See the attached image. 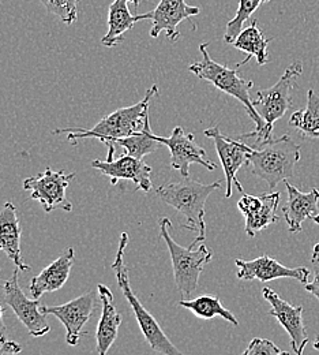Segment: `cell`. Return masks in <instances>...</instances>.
I'll list each match as a JSON object with an SVG mask.
<instances>
[{"mask_svg":"<svg viewBox=\"0 0 319 355\" xmlns=\"http://www.w3.org/2000/svg\"><path fill=\"white\" fill-rule=\"evenodd\" d=\"M129 245V234L123 232L120 236L119 248L115 256V260L112 263V270L115 272L118 286L122 290L125 298L127 300L130 308L134 311L137 318L138 325L149 343L150 349L156 353L164 355H184L182 352L168 339L160 324L156 321V318L145 309V306L139 302L137 295L134 294L130 282H129V269L125 264V252Z\"/></svg>","mask_w":319,"mask_h":355,"instance_id":"cell-5","label":"cell"},{"mask_svg":"<svg viewBox=\"0 0 319 355\" xmlns=\"http://www.w3.org/2000/svg\"><path fill=\"white\" fill-rule=\"evenodd\" d=\"M115 145L108 146L107 160H93L91 167L98 170L101 174L111 179V184H116L119 180H131L137 190L150 191L152 190V168L143 159L133 157L127 153L119 159H113Z\"/></svg>","mask_w":319,"mask_h":355,"instance_id":"cell-11","label":"cell"},{"mask_svg":"<svg viewBox=\"0 0 319 355\" xmlns=\"http://www.w3.org/2000/svg\"><path fill=\"white\" fill-rule=\"evenodd\" d=\"M203 134L208 138H212L215 141V146L220 157L226 180H227L226 197L227 198L232 197V184H235L240 193H244L241 183L236 178V173L241 168L244 163H247V153L250 152L251 146L241 141H235L227 135H224L220 132L219 126L206 129Z\"/></svg>","mask_w":319,"mask_h":355,"instance_id":"cell-15","label":"cell"},{"mask_svg":"<svg viewBox=\"0 0 319 355\" xmlns=\"http://www.w3.org/2000/svg\"><path fill=\"white\" fill-rule=\"evenodd\" d=\"M313 220L319 224V214H317L316 216H313ZM319 254V242L314 246V249H313V257H316V256H318Z\"/></svg>","mask_w":319,"mask_h":355,"instance_id":"cell-33","label":"cell"},{"mask_svg":"<svg viewBox=\"0 0 319 355\" xmlns=\"http://www.w3.org/2000/svg\"><path fill=\"white\" fill-rule=\"evenodd\" d=\"M75 173L66 174L64 170L52 171L49 167L36 177L26 178L24 189L30 191V198L37 200L46 214L60 208L66 212L73 211V204L66 197V190Z\"/></svg>","mask_w":319,"mask_h":355,"instance_id":"cell-9","label":"cell"},{"mask_svg":"<svg viewBox=\"0 0 319 355\" xmlns=\"http://www.w3.org/2000/svg\"><path fill=\"white\" fill-rule=\"evenodd\" d=\"M129 1H131L136 8H137L138 6H139V3H140V0H129Z\"/></svg>","mask_w":319,"mask_h":355,"instance_id":"cell-35","label":"cell"},{"mask_svg":"<svg viewBox=\"0 0 319 355\" xmlns=\"http://www.w3.org/2000/svg\"><path fill=\"white\" fill-rule=\"evenodd\" d=\"M139 22L137 15L129 10V0H113L108 11V32L101 44L108 48L125 43V33Z\"/></svg>","mask_w":319,"mask_h":355,"instance_id":"cell-22","label":"cell"},{"mask_svg":"<svg viewBox=\"0 0 319 355\" xmlns=\"http://www.w3.org/2000/svg\"><path fill=\"white\" fill-rule=\"evenodd\" d=\"M271 43V39H266L264 33L258 29L257 19H251L250 26L243 29L240 35L236 37V40L232 43V45L247 53V58L237 63L236 67H241L246 64L251 58H255L259 66H265L269 62L268 56V44Z\"/></svg>","mask_w":319,"mask_h":355,"instance_id":"cell-23","label":"cell"},{"mask_svg":"<svg viewBox=\"0 0 319 355\" xmlns=\"http://www.w3.org/2000/svg\"><path fill=\"white\" fill-rule=\"evenodd\" d=\"M0 272H1V269H0ZM3 313H4V309L0 305V343L7 340V327H6L4 320H3Z\"/></svg>","mask_w":319,"mask_h":355,"instance_id":"cell-32","label":"cell"},{"mask_svg":"<svg viewBox=\"0 0 319 355\" xmlns=\"http://www.w3.org/2000/svg\"><path fill=\"white\" fill-rule=\"evenodd\" d=\"M271 0H239V7L236 11L235 18H232L227 24L226 35H224V42L227 44H232L236 37L240 35L243 31V25L246 21L251 18V15L264 4Z\"/></svg>","mask_w":319,"mask_h":355,"instance_id":"cell-27","label":"cell"},{"mask_svg":"<svg viewBox=\"0 0 319 355\" xmlns=\"http://www.w3.org/2000/svg\"><path fill=\"white\" fill-rule=\"evenodd\" d=\"M313 346H314V349H316V350H319V336L317 338V340L314 342V345H313Z\"/></svg>","mask_w":319,"mask_h":355,"instance_id":"cell-34","label":"cell"},{"mask_svg":"<svg viewBox=\"0 0 319 355\" xmlns=\"http://www.w3.org/2000/svg\"><path fill=\"white\" fill-rule=\"evenodd\" d=\"M198 14L199 8L187 4L184 0H160L153 11L139 14L137 17L138 21L152 22L150 36L153 39H157L161 33H165L170 40L178 42L182 36L178 26Z\"/></svg>","mask_w":319,"mask_h":355,"instance_id":"cell-10","label":"cell"},{"mask_svg":"<svg viewBox=\"0 0 319 355\" xmlns=\"http://www.w3.org/2000/svg\"><path fill=\"white\" fill-rule=\"evenodd\" d=\"M158 225L160 235L165 241L171 256L175 284L183 295H190L198 288L199 276L205 266L213 259V252L206 245H201L198 249H190L176 243L170 234L172 224L168 218L160 219Z\"/></svg>","mask_w":319,"mask_h":355,"instance_id":"cell-6","label":"cell"},{"mask_svg":"<svg viewBox=\"0 0 319 355\" xmlns=\"http://www.w3.org/2000/svg\"><path fill=\"white\" fill-rule=\"evenodd\" d=\"M235 264L237 266V279L240 280H259L261 283H268L274 279L288 277L296 279L298 282L307 284L310 270L304 266L286 268L281 266L277 260L269 256H261L255 260L246 261L236 259Z\"/></svg>","mask_w":319,"mask_h":355,"instance_id":"cell-16","label":"cell"},{"mask_svg":"<svg viewBox=\"0 0 319 355\" xmlns=\"http://www.w3.org/2000/svg\"><path fill=\"white\" fill-rule=\"evenodd\" d=\"M22 352V346L12 340H6L0 346V355H18Z\"/></svg>","mask_w":319,"mask_h":355,"instance_id":"cell-31","label":"cell"},{"mask_svg":"<svg viewBox=\"0 0 319 355\" xmlns=\"http://www.w3.org/2000/svg\"><path fill=\"white\" fill-rule=\"evenodd\" d=\"M262 295L272 306L269 315H273L288 332L295 354L303 355L306 346L309 345V336L303 321V306H293L288 304L269 287L262 288Z\"/></svg>","mask_w":319,"mask_h":355,"instance_id":"cell-14","label":"cell"},{"mask_svg":"<svg viewBox=\"0 0 319 355\" xmlns=\"http://www.w3.org/2000/svg\"><path fill=\"white\" fill-rule=\"evenodd\" d=\"M98 297L101 301V317L95 331L97 354L107 355L115 340L118 339L119 327L122 324V314L116 311L113 294L109 287L104 284L97 286Z\"/></svg>","mask_w":319,"mask_h":355,"instance_id":"cell-18","label":"cell"},{"mask_svg":"<svg viewBox=\"0 0 319 355\" xmlns=\"http://www.w3.org/2000/svg\"><path fill=\"white\" fill-rule=\"evenodd\" d=\"M221 187V182H215L210 184L201 183L190 177L183 178L179 182H174L165 186H160L156 193L168 205L181 212L187 220L183 224L185 230L195 231L198 235L188 246L194 249L198 242L206 238L205 225V204L209 196Z\"/></svg>","mask_w":319,"mask_h":355,"instance_id":"cell-3","label":"cell"},{"mask_svg":"<svg viewBox=\"0 0 319 355\" xmlns=\"http://www.w3.org/2000/svg\"><path fill=\"white\" fill-rule=\"evenodd\" d=\"M179 306H182L184 309L191 311L194 315L203 318V320H212L215 317H221L226 321L230 322L232 325L237 327L239 321L237 318L233 315L232 311L226 309L220 301L219 297L215 295H199L194 300L185 301L183 300L179 302Z\"/></svg>","mask_w":319,"mask_h":355,"instance_id":"cell-25","label":"cell"},{"mask_svg":"<svg viewBox=\"0 0 319 355\" xmlns=\"http://www.w3.org/2000/svg\"><path fill=\"white\" fill-rule=\"evenodd\" d=\"M289 125L306 139H319V96L313 89L307 92L306 108L293 112Z\"/></svg>","mask_w":319,"mask_h":355,"instance_id":"cell-24","label":"cell"},{"mask_svg":"<svg viewBox=\"0 0 319 355\" xmlns=\"http://www.w3.org/2000/svg\"><path fill=\"white\" fill-rule=\"evenodd\" d=\"M21 223L12 202H6L0 211V250L15 264L21 272L29 270L21 252Z\"/></svg>","mask_w":319,"mask_h":355,"instance_id":"cell-21","label":"cell"},{"mask_svg":"<svg viewBox=\"0 0 319 355\" xmlns=\"http://www.w3.org/2000/svg\"><path fill=\"white\" fill-rule=\"evenodd\" d=\"M74 249L70 248L62 253L53 263L43 269L37 276L32 277L29 291L33 300H40L46 293L60 290L69 280L71 266L74 264Z\"/></svg>","mask_w":319,"mask_h":355,"instance_id":"cell-19","label":"cell"},{"mask_svg":"<svg viewBox=\"0 0 319 355\" xmlns=\"http://www.w3.org/2000/svg\"><path fill=\"white\" fill-rule=\"evenodd\" d=\"M19 270V268H15L11 277L3 283L4 302L33 338H42L49 332L51 327L46 314L42 311V302L39 300H29L22 291L18 282Z\"/></svg>","mask_w":319,"mask_h":355,"instance_id":"cell-8","label":"cell"},{"mask_svg":"<svg viewBox=\"0 0 319 355\" xmlns=\"http://www.w3.org/2000/svg\"><path fill=\"white\" fill-rule=\"evenodd\" d=\"M158 93L157 85L147 89L143 98L130 107L119 108L112 114L104 116L93 129L82 128H70V129H57L53 134L69 133L67 139L71 144L84 138H95L107 146L113 145L119 138H126L134 134L140 133L145 128V122L149 118V103Z\"/></svg>","mask_w":319,"mask_h":355,"instance_id":"cell-2","label":"cell"},{"mask_svg":"<svg viewBox=\"0 0 319 355\" xmlns=\"http://www.w3.org/2000/svg\"><path fill=\"white\" fill-rule=\"evenodd\" d=\"M113 145L122 146L127 155L137 157V159H143L145 156L158 150L161 146H164L157 138L156 134L152 133L150 122L149 118L145 122V128L140 133L126 137V138H119L113 142Z\"/></svg>","mask_w":319,"mask_h":355,"instance_id":"cell-26","label":"cell"},{"mask_svg":"<svg viewBox=\"0 0 319 355\" xmlns=\"http://www.w3.org/2000/svg\"><path fill=\"white\" fill-rule=\"evenodd\" d=\"M300 160V146L288 135L277 139H269L251 146L247 153V164L251 167L253 175L275 189L278 183L295 177V167Z\"/></svg>","mask_w":319,"mask_h":355,"instance_id":"cell-4","label":"cell"},{"mask_svg":"<svg viewBox=\"0 0 319 355\" xmlns=\"http://www.w3.org/2000/svg\"><path fill=\"white\" fill-rule=\"evenodd\" d=\"M288 201L282 209L284 219L291 232H300L306 219H313L317 215L319 202L318 189H311L309 193H302L289 182L285 180Z\"/></svg>","mask_w":319,"mask_h":355,"instance_id":"cell-20","label":"cell"},{"mask_svg":"<svg viewBox=\"0 0 319 355\" xmlns=\"http://www.w3.org/2000/svg\"><path fill=\"white\" fill-rule=\"evenodd\" d=\"M44 314L55 315L66 328V342L77 346L82 336L84 325L91 320L95 311V294L91 291L60 306H42Z\"/></svg>","mask_w":319,"mask_h":355,"instance_id":"cell-13","label":"cell"},{"mask_svg":"<svg viewBox=\"0 0 319 355\" xmlns=\"http://www.w3.org/2000/svg\"><path fill=\"white\" fill-rule=\"evenodd\" d=\"M313 261V273H314V280L304 284L306 290L311 293L319 301V254L311 259Z\"/></svg>","mask_w":319,"mask_h":355,"instance_id":"cell-30","label":"cell"},{"mask_svg":"<svg viewBox=\"0 0 319 355\" xmlns=\"http://www.w3.org/2000/svg\"><path fill=\"white\" fill-rule=\"evenodd\" d=\"M48 12L56 15L66 25H73L78 19V4L82 0H40Z\"/></svg>","mask_w":319,"mask_h":355,"instance_id":"cell-28","label":"cell"},{"mask_svg":"<svg viewBox=\"0 0 319 355\" xmlns=\"http://www.w3.org/2000/svg\"><path fill=\"white\" fill-rule=\"evenodd\" d=\"M156 138L170 149L171 155V167L182 174L183 178L190 175L191 164H201L209 171H215L217 166L205 157L206 152L201 148L194 138V134L184 133L181 126L175 128L170 137Z\"/></svg>","mask_w":319,"mask_h":355,"instance_id":"cell-12","label":"cell"},{"mask_svg":"<svg viewBox=\"0 0 319 355\" xmlns=\"http://www.w3.org/2000/svg\"><path fill=\"white\" fill-rule=\"evenodd\" d=\"M302 74V62H293L288 66L275 85L257 92V98L253 100L254 107L271 129H273L275 121L281 119L288 110H291L292 90L296 87V81Z\"/></svg>","mask_w":319,"mask_h":355,"instance_id":"cell-7","label":"cell"},{"mask_svg":"<svg viewBox=\"0 0 319 355\" xmlns=\"http://www.w3.org/2000/svg\"><path fill=\"white\" fill-rule=\"evenodd\" d=\"M199 51L202 55V60L190 64L188 70L192 74H195L199 80L210 83L215 88L239 100L244 105L247 115L255 123L254 132L243 134L241 138H254L257 145L272 139L273 129H271L265 123V121L261 118V115L255 110L253 98L250 96V90L254 87V83L244 80L240 76V73H239L240 67L228 69L227 66H223V64L215 62L208 52V44L199 45Z\"/></svg>","mask_w":319,"mask_h":355,"instance_id":"cell-1","label":"cell"},{"mask_svg":"<svg viewBox=\"0 0 319 355\" xmlns=\"http://www.w3.org/2000/svg\"><path fill=\"white\" fill-rule=\"evenodd\" d=\"M241 355H291L288 352L280 350L273 342L262 338H255L250 342Z\"/></svg>","mask_w":319,"mask_h":355,"instance_id":"cell-29","label":"cell"},{"mask_svg":"<svg viewBox=\"0 0 319 355\" xmlns=\"http://www.w3.org/2000/svg\"><path fill=\"white\" fill-rule=\"evenodd\" d=\"M280 204V193H269L261 196H250L243 193L237 202V208L246 219V234L251 238L258 231L278 222L277 208Z\"/></svg>","mask_w":319,"mask_h":355,"instance_id":"cell-17","label":"cell"}]
</instances>
